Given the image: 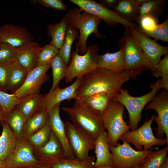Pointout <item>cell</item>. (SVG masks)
<instances>
[{"instance_id": "f1b7e54d", "label": "cell", "mask_w": 168, "mask_h": 168, "mask_svg": "<svg viewBox=\"0 0 168 168\" xmlns=\"http://www.w3.org/2000/svg\"><path fill=\"white\" fill-rule=\"evenodd\" d=\"M79 32L75 27L68 23L66 35L58 54L63 62L67 65L70 62L72 44L76 39H79Z\"/></svg>"}, {"instance_id": "ab89813d", "label": "cell", "mask_w": 168, "mask_h": 168, "mask_svg": "<svg viewBox=\"0 0 168 168\" xmlns=\"http://www.w3.org/2000/svg\"><path fill=\"white\" fill-rule=\"evenodd\" d=\"M143 32L147 37L154 38L155 41L161 40L163 42H168V18L162 23L158 24L156 28L152 31Z\"/></svg>"}, {"instance_id": "7a4b0ae2", "label": "cell", "mask_w": 168, "mask_h": 168, "mask_svg": "<svg viewBox=\"0 0 168 168\" xmlns=\"http://www.w3.org/2000/svg\"><path fill=\"white\" fill-rule=\"evenodd\" d=\"M119 46L122 50L131 79H136L143 70H150V65L135 39L131 28H125L123 35L119 40Z\"/></svg>"}, {"instance_id": "7bdbcfd3", "label": "cell", "mask_w": 168, "mask_h": 168, "mask_svg": "<svg viewBox=\"0 0 168 168\" xmlns=\"http://www.w3.org/2000/svg\"><path fill=\"white\" fill-rule=\"evenodd\" d=\"M39 2L46 7L62 11H65L67 6L61 0H39Z\"/></svg>"}, {"instance_id": "7dc6e473", "label": "cell", "mask_w": 168, "mask_h": 168, "mask_svg": "<svg viewBox=\"0 0 168 168\" xmlns=\"http://www.w3.org/2000/svg\"><path fill=\"white\" fill-rule=\"evenodd\" d=\"M5 115L2 109L0 110V122L4 121Z\"/></svg>"}, {"instance_id": "cb8c5ba5", "label": "cell", "mask_w": 168, "mask_h": 168, "mask_svg": "<svg viewBox=\"0 0 168 168\" xmlns=\"http://www.w3.org/2000/svg\"><path fill=\"white\" fill-rule=\"evenodd\" d=\"M146 0H119L114 9L121 18L131 23L136 21L140 14V7Z\"/></svg>"}, {"instance_id": "9c48e42d", "label": "cell", "mask_w": 168, "mask_h": 168, "mask_svg": "<svg viewBox=\"0 0 168 168\" xmlns=\"http://www.w3.org/2000/svg\"><path fill=\"white\" fill-rule=\"evenodd\" d=\"M65 127L68 142L76 159L81 161L86 159L90 151L94 149L95 139L68 120L65 123Z\"/></svg>"}, {"instance_id": "60d3db41", "label": "cell", "mask_w": 168, "mask_h": 168, "mask_svg": "<svg viewBox=\"0 0 168 168\" xmlns=\"http://www.w3.org/2000/svg\"><path fill=\"white\" fill-rule=\"evenodd\" d=\"M16 48L2 43L0 47V64L8 63L16 59Z\"/></svg>"}, {"instance_id": "ba28073f", "label": "cell", "mask_w": 168, "mask_h": 168, "mask_svg": "<svg viewBox=\"0 0 168 168\" xmlns=\"http://www.w3.org/2000/svg\"><path fill=\"white\" fill-rule=\"evenodd\" d=\"M156 115H152L149 120L145 121L139 128L123 134L119 140L132 143L138 151L147 150L155 145L162 146L167 144L168 146V139L166 138L159 139L153 135L151 125Z\"/></svg>"}, {"instance_id": "f907efd6", "label": "cell", "mask_w": 168, "mask_h": 168, "mask_svg": "<svg viewBox=\"0 0 168 168\" xmlns=\"http://www.w3.org/2000/svg\"><path fill=\"white\" fill-rule=\"evenodd\" d=\"M97 168H113L111 167H109V166H100L99 167ZM133 168H141V166L140 165L138 166H136Z\"/></svg>"}, {"instance_id": "9a60e30c", "label": "cell", "mask_w": 168, "mask_h": 168, "mask_svg": "<svg viewBox=\"0 0 168 168\" xmlns=\"http://www.w3.org/2000/svg\"><path fill=\"white\" fill-rule=\"evenodd\" d=\"M50 68V64L36 66L28 72L22 85L13 93L21 99L28 95L40 93L42 85L49 80L47 72Z\"/></svg>"}, {"instance_id": "277c9868", "label": "cell", "mask_w": 168, "mask_h": 168, "mask_svg": "<svg viewBox=\"0 0 168 168\" xmlns=\"http://www.w3.org/2000/svg\"><path fill=\"white\" fill-rule=\"evenodd\" d=\"M71 122L85 131L96 140L105 130L102 116L92 111L80 99L77 98L72 107H63Z\"/></svg>"}, {"instance_id": "f546056e", "label": "cell", "mask_w": 168, "mask_h": 168, "mask_svg": "<svg viewBox=\"0 0 168 168\" xmlns=\"http://www.w3.org/2000/svg\"><path fill=\"white\" fill-rule=\"evenodd\" d=\"M48 113L38 111L27 119L21 137L26 138L44 127L47 123Z\"/></svg>"}, {"instance_id": "83f0119b", "label": "cell", "mask_w": 168, "mask_h": 168, "mask_svg": "<svg viewBox=\"0 0 168 168\" xmlns=\"http://www.w3.org/2000/svg\"><path fill=\"white\" fill-rule=\"evenodd\" d=\"M67 25V21L64 17L59 22L49 24L47 26V34L52 38L50 43L59 50L65 39Z\"/></svg>"}, {"instance_id": "7402d4cb", "label": "cell", "mask_w": 168, "mask_h": 168, "mask_svg": "<svg viewBox=\"0 0 168 168\" xmlns=\"http://www.w3.org/2000/svg\"><path fill=\"white\" fill-rule=\"evenodd\" d=\"M97 62L99 68L117 72L128 71L120 49L114 53L107 52L102 55L98 54Z\"/></svg>"}, {"instance_id": "ac0fdd59", "label": "cell", "mask_w": 168, "mask_h": 168, "mask_svg": "<svg viewBox=\"0 0 168 168\" xmlns=\"http://www.w3.org/2000/svg\"><path fill=\"white\" fill-rule=\"evenodd\" d=\"M80 79H76L70 85L63 88L59 87L45 94L39 111L49 113L56 105L65 100L70 101L77 98V91Z\"/></svg>"}, {"instance_id": "681fc988", "label": "cell", "mask_w": 168, "mask_h": 168, "mask_svg": "<svg viewBox=\"0 0 168 168\" xmlns=\"http://www.w3.org/2000/svg\"><path fill=\"white\" fill-rule=\"evenodd\" d=\"M39 168H52L51 166L42 163L39 166Z\"/></svg>"}, {"instance_id": "4dcf8cb0", "label": "cell", "mask_w": 168, "mask_h": 168, "mask_svg": "<svg viewBox=\"0 0 168 168\" xmlns=\"http://www.w3.org/2000/svg\"><path fill=\"white\" fill-rule=\"evenodd\" d=\"M50 64L52 70L53 84L49 92L59 87V83L61 79L65 77L68 68V65L63 62L58 54L52 59Z\"/></svg>"}, {"instance_id": "ffe728a7", "label": "cell", "mask_w": 168, "mask_h": 168, "mask_svg": "<svg viewBox=\"0 0 168 168\" xmlns=\"http://www.w3.org/2000/svg\"><path fill=\"white\" fill-rule=\"evenodd\" d=\"M39 44L31 40L16 48V59L28 72L37 66V59L41 48Z\"/></svg>"}, {"instance_id": "816d5d0a", "label": "cell", "mask_w": 168, "mask_h": 168, "mask_svg": "<svg viewBox=\"0 0 168 168\" xmlns=\"http://www.w3.org/2000/svg\"><path fill=\"white\" fill-rule=\"evenodd\" d=\"M39 166L38 167H21L19 168H39Z\"/></svg>"}, {"instance_id": "bcb514c9", "label": "cell", "mask_w": 168, "mask_h": 168, "mask_svg": "<svg viewBox=\"0 0 168 168\" xmlns=\"http://www.w3.org/2000/svg\"><path fill=\"white\" fill-rule=\"evenodd\" d=\"M160 168H168V157H166L165 161Z\"/></svg>"}, {"instance_id": "2e32d148", "label": "cell", "mask_w": 168, "mask_h": 168, "mask_svg": "<svg viewBox=\"0 0 168 168\" xmlns=\"http://www.w3.org/2000/svg\"><path fill=\"white\" fill-rule=\"evenodd\" d=\"M60 104L54 106L48 113L47 124L60 143L65 155V158L75 159V156L71 150L67 139L65 123L61 118Z\"/></svg>"}, {"instance_id": "e575fe53", "label": "cell", "mask_w": 168, "mask_h": 168, "mask_svg": "<svg viewBox=\"0 0 168 168\" xmlns=\"http://www.w3.org/2000/svg\"><path fill=\"white\" fill-rule=\"evenodd\" d=\"M95 157L89 156L84 161L76 159H68L63 158L56 164L51 166L52 168H95L94 164Z\"/></svg>"}, {"instance_id": "484cf974", "label": "cell", "mask_w": 168, "mask_h": 168, "mask_svg": "<svg viewBox=\"0 0 168 168\" xmlns=\"http://www.w3.org/2000/svg\"><path fill=\"white\" fill-rule=\"evenodd\" d=\"M114 96L113 95L110 93H100L88 96L80 99L93 112L102 116L113 100Z\"/></svg>"}, {"instance_id": "e0dca14e", "label": "cell", "mask_w": 168, "mask_h": 168, "mask_svg": "<svg viewBox=\"0 0 168 168\" xmlns=\"http://www.w3.org/2000/svg\"><path fill=\"white\" fill-rule=\"evenodd\" d=\"M34 153L36 158L41 163L51 166L61 159L65 158L62 146L52 131L47 142L41 147H34Z\"/></svg>"}, {"instance_id": "52a82bcc", "label": "cell", "mask_w": 168, "mask_h": 168, "mask_svg": "<svg viewBox=\"0 0 168 168\" xmlns=\"http://www.w3.org/2000/svg\"><path fill=\"white\" fill-rule=\"evenodd\" d=\"M99 48L96 45L87 48L86 52L83 55L78 54V49L71 53L72 60L68 66L65 82L68 83L73 79L82 78L86 74L96 69L98 67L97 57Z\"/></svg>"}, {"instance_id": "5bb4252c", "label": "cell", "mask_w": 168, "mask_h": 168, "mask_svg": "<svg viewBox=\"0 0 168 168\" xmlns=\"http://www.w3.org/2000/svg\"><path fill=\"white\" fill-rule=\"evenodd\" d=\"M146 110L153 109L157 115L154 118L157 125L156 135L157 138L163 139L165 135L168 139V90L163 89L145 106Z\"/></svg>"}, {"instance_id": "f6af8a7d", "label": "cell", "mask_w": 168, "mask_h": 168, "mask_svg": "<svg viewBox=\"0 0 168 168\" xmlns=\"http://www.w3.org/2000/svg\"><path fill=\"white\" fill-rule=\"evenodd\" d=\"M119 0H101L100 4L105 7L110 8L114 9L117 5Z\"/></svg>"}, {"instance_id": "5b68a950", "label": "cell", "mask_w": 168, "mask_h": 168, "mask_svg": "<svg viewBox=\"0 0 168 168\" xmlns=\"http://www.w3.org/2000/svg\"><path fill=\"white\" fill-rule=\"evenodd\" d=\"M158 91L152 89L150 92L144 95L135 97L130 95L127 89L121 88L113 97V100L120 103L127 109L129 115L128 125L131 131L138 128V123L141 120L143 109L154 98Z\"/></svg>"}, {"instance_id": "8fae6325", "label": "cell", "mask_w": 168, "mask_h": 168, "mask_svg": "<svg viewBox=\"0 0 168 168\" xmlns=\"http://www.w3.org/2000/svg\"><path fill=\"white\" fill-rule=\"evenodd\" d=\"M77 5L83 11L96 16L109 26H115L118 24L125 28H134L138 26L128 22L121 18L114 10L108 9L93 0H70Z\"/></svg>"}, {"instance_id": "d590c367", "label": "cell", "mask_w": 168, "mask_h": 168, "mask_svg": "<svg viewBox=\"0 0 168 168\" xmlns=\"http://www.w3.org/2000/svg\"><path fill=\"white\" fill-rule=\"evenodd\" d=\"M152 75L156 78L161 77L156 81L158 86L161 88L168 90V54L160 60Z\"/></svg>"}, {"instance_id": "8992f818", "label": "cell", "mask_w": 168, "mask_h": 168, "mask_svg": "<svg viewBox=\"0 0 168 168\" xmlns=\"http://www.w3.org/2000/svg\"><path fill=\"white\" fill-rule=\"evenodd\" d=\"M124 109L122 104L112 100L102 116L104 128L107 130L108 144L113 147L116 146L119 137L130 129L123 119Z\"/></svg>"}, {"instance_id": "f5cc1de1", "label": "cell", "mask_w": 168, "mask_h": 168, "mask_svg": "<svg viewBox=\"0 0 168 168\" xmlns=\"http://www.w3.org/2000/svg\"><path fill=\"white\" fill-rule=\"evenodd\" d=\"M2 44V42L1 40V38H0V47Z\"/></svg>"}, {"instance_id": "d6986e66", "label": "cell", "mask_w": 168, "mask_h": 168, "mask_svg": "<svg viewBox=\"0 0 168 168\" xmlns=\"http://www.w3.org/2000/svg\"><path fill=\"white\" fill-rule=\"evenodd\" d=\"M0 37L2 43L17 48L32 40L31 34L24 27L6 24L0 27Z\"/></svg>"}, {"instance_id": "4316f807", "label": "cell", "mask_w": 168, "mask_h": 168, "mask_svg": "<svg viewBox=\"0 0 168 168\" xmlns=\"http://www.w3.org/2000/svg\"><path fill=\"white\" fill-rule=\"evenodd\" d=\"M44 96L40 93L28 95L21 99L16 107L27 119L39 111Z\"/></svg>"}, {"instance_id": "b9f144b4", "label": "cell", "mask_w": 168, "mask_h": 168, "mask_svg": "<svg viewBox=\"0 0 168 168\" xmlns=\"http://www.w3.org/2000/svg\"><path fill=\"white\" fill-rule=\"evenodd\" d=\"M158 19L150 15H145L138 20V23L139 24V28L143 32L152 31L158 24Z\"/></svg>"}, {"instance_id": "f35d334b", "label": "cell", "mask_w": 168, "mask_h": 168, "mask_svg": "<svg viewBox=\"0 0 168 168\" xmlns=\"http://www.w3.org/2000/svg\"><path fill=\"white\" fill-rule=\"evenodd\" d=\"M59 49L50 43L41 47L37 59V65L50 64L52 59L58 54Z\"/></svg>"}, {"instance_id": "db71d44e", "label": "cell", "mask_w": 168, "mask_h": 168, "mask_svg": "<svg viewBox=\"0 0 168 168\" xmlns=\"http://www.w3.org/2000/svg\"><path fill=\"white\" fill-rule=\"evenodd\" d=\"M1 109H1V106H0V110H1Z\"/></svg>"}, {"instance_id": "7c38bea8", "label": "cell", "mask_w": 168, "mask_h": 168, "mask_svg": "<svg viewBox=\"0 0 168 168\" xmlns=\"http://www.w3.org/2000/svg\"><path fill=\"white\" fill-rule=\"evenodd\" d=\"M132 33L150 67L153 74L163 55L168 54V47L161 45L146 36L138 26L131 28Z\"/></svg>"}, {"instance_id": "d4e9b609", "label": "cell", "mask_w": 168, "mask_h": 168, "mask_svg": "<svg viewBox=\"0 0 168 168\" xmlns=\"http://www.w3.org/2000/svg\"><path fill=\"white\" fill-rule=\"evenodd\" d=\"M1 123L2 131L0 136V159L5 160L14 150L17 138L6 122L3 121Z\"/></svg>"}, {"instance_id": "44dd1931", "label": "cell", "mask_w": 168, "mask_h": 168, "mask_svg": "<svg viewBox=\"0 0 168 168\" xmlns=\"http://www.w3.org/2000/svg\"><path fill=\"white\" fill-rule=\"evenodd\" d=\"M109 147L107 132L105 130L100 134L95 142L94 152L96 157L94 164L95 168L103 166L113 167L112 155Z\"/></svg>"}, {"instance_id": "6da1fadb", "label": "cell", "mask_w": 168, "mask_h": 168, "mask_svg": "<svg viewBox=\"0 0 168 168\" xmlns=\"http://www.w3.org/2000/svg\"><path fill=\"white\" fill-rule=\"evenodd\" d=\"M130 78L128 71L117 72L98 67L81 78L77 98L81 99L100 93H110L114 96L120 91L122 85Z\"/></svg>"}, {"instance_id": "c3c4849f", "label": "cell", "mask_w": 168, "mask_h": 168, "mask_svg": "<svg viewBox=\"0 0 168 168\" xmlns=\"http://www.w3.org/2000/svg\"><path fill=\"white\" fill-rule=\"evenodd\" d=\"M0 168H7L5 160L0 159Z\"/></svg>"}, {"instance_id": "4fadbf2b", "label": "cell", "mask_w": 168, "mask_h": 168, "mask_svg": "<svg viewBox=\"0 0 168 168\" xmlns=\"http://www.w3.org/2000/svg\"><path fill=\"white\" fill-rule=\"evenodd\" d=\"M34 151V147L26 138H17L14 150L5 160L7 168L39 167L42 163L35 157Z\"/></svg>"}, {"instance_id": "3957f363", "label": "cell", "mask_w": 168, "mask_h": 168, "mask_svg": "<svg viewBox=\"0 0 168 168\" xmlns=\"http://www.w3.org/2000/svg\"><path fill=\"white\" fill-rule=\"evenodd\" d=\"M79 8L69 9L64 17L68 23L76 27L79 31V41L76 44V49L84 54L87 50L86 43L90 35L93 34L98 38L102 36L99 32L98 27L102 20L98 16Z\"/></svg>"}, {"instance_id": "1f68e13d", "label": "cell", "mask_w": 168, "mask_h": 168, "mask_svg": "<svg viewBox=\"0 0 168 168\" xmlns=\"http://www.w3.org/2000/svg\"><path fill=\"white\" fill-rule=\"evenodd\" d=\"M166 5L164 0H147L140 7V14L136 22L145 15H150L157 19L161 15L164 11Z\"/></svg>"}, {"instance_id": "8d00e7d4", "label": "cell", "mask_w": 168, "mask_h": 168, "mask_svg": "<svg viewBox=\"0 0 168 168\" xmlns=\"http://www.w3.org/2000/svg\"><path fill=\"white\" fill-rule=\"evenodd\" d=\"M51 132L50 129L46 124L37 132L26 138L34 148L39 147L47 142Z\"/></svg>"}, {"instance_id": "30bf717a", "label": "cell", "mask_w": 168, "mask_h": 168, "mask_svg": "<svg viewBox=\"0 0 168 168\" xmlns=\"http://www.w3.org/2000/svg\"><path fill=\"white\" fill-rule=\"evenodd\" d=\"M122 141V144L117 142L115 147L109 145V149L112 155L113 168H133L141 165L154 149L147 151L135 150L129 143Z\"/></svg>"}, {"instance_id": "836d02e7", "label": "cell", "mask_w": 168, "mask_h": 168, "mask_svg": "<svg viewBox=\"0 0 168 168\" xmlns=\"http://www.w3.org/2000/svg\"><path fill=\"white\" fill-rule=\"evenodd\" d=\"M168 146L151 152L141 164V168H160L167 156Z\"/></svg>"}, {"instance_id": "74e56055", "label": "cell", "mask_w": 168, "mask_h": 168, "mask_svg": "<svg viewBox=\"0 0 168 168\" xmlns=\"http://www.w3.org/2000/svg\"><path fill=\"white\" fill-rule=\"evenodd\" d=\"M21 99L15 94H9L0 90V105L6 116L16 107Z\"/></svg>"}, {"instance_id": "ee69618b", "label": "cell", "mask_w": 168, "mask_h": 168, "mask_svg": "<svg viewBox=\"0 0 168 168\" xmlns=\"http://www.w3.org/2000/svg\"><path fill=\"white\" fill-rule=\"evenodd\" d=\"M9 63L0 64V90L4 91H7V79Z\"/></svg>"}, {"instance_id": "d6a6232c", "label": "cell", "mask_w": 168, "mask_h": 168, "mask_svg": "<svg viewBox=\"0 0 168 168\" xmlns=\"http://www.w3.org/2000/svg\"><path fill=\"white\" fill-rule=\"evenodd\" d=\"M27 119L16 107L5 116L4 121L8 124L17 138H19L21 137Z\"/></svg>"}, {"instance_id": "603a6c76", "label": "cell", "mask_w": 168, "mask_h": 168, "mask_svg": "<svg viewBox=\"0 0 168 168\" xmlns=\"http://www.w3.org/2000/svg\"><path fill=\"white\" fill-rule=\"evenodd\" d=\"M28 72L23 68L15 59L8 65L6 82V91L13 93L24 83Z\"/></svg>"}]
</instances>
